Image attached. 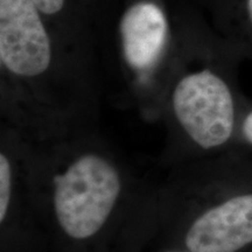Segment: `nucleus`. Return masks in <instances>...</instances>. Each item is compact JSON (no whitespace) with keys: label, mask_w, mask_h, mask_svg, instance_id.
<instances>
[{"label":"nucleus","mask_w":252,"mask_h":252,"mask_svg":"<svg viewBox=\"0 0 252 252\" xmlns=\"http://www.w3.org/2000/svg\"><path fill=\"white\" fill-rule=\"evenodd\" d=\"M98 54L62 39L31 0H0V123L32 144L98 130Z\"/></svg>","instance_id":"nucleus-1"},{"label":"nucleus","mask_w":252,"mask_h":252,"mask_svg":"<svg viewBox=\"0 0 252 252\" xmlns=\"http://www.w3.org/2000/svg\"><path fill=\"white\" fill-rule=\"evenodd\" d=\"M30 144L47 252H122L151 179L138 174L98 130Z\"/></svg>","instance_id":"nucleus-2"},{"label":"nucleus","mask_w":252,"mask_h":252,"mask_svg":"<svg viewBox=\"0 0 252 252\" xmlns=\"http://www.w3.org/2000/svg\"><path fill=\"white\" fill-rule=\"evenodd\" d=\"M249 252L252 152L237 149L167 168L150 180L122 252Z\"/></svg>","instance_id":"nucleus-3"},{"label":"nucleus","mask_w":252,"mask_h":252,"mask_svg":"<svg viewBox=\"0 0 252 252\" xmlns=\"http://www.w3.org/2000/svg\"><path fill=\"white\" fill-rule=\"evenodd\" d=\"M100 72L147 122H159L167 88L208 18L195 0H96Z\"/></svg>","instance_id":"nucleus-4"},{"label":"nucleus","mask_w":252,"mask_h":252,"mask_svg":"<svg viewBox=\"0 0 252 252\" xmlns=\"http://www.w3.org/2000/svg\"><path fill=\"white\" fill-rule=\"evenodd\" d=\"M239 50L210 21L201 30L167 88L160 121L165 168L239 149L238 128L249 98L238 82Z\"/></svg>","instance_id":"nucleus-5"},{"label":"nucleus","mask_w":252,"mask_h":252,"mask_svg":"<svg viewBox=\"0 0 252 252\" xmlns=\"http://www.w3.org/2000/svg\"><path fill=\"white\" fill-rule=\"evenodd\" d=\"M30 141L0 123V252H47L31 179Z\"/></svg>","instance_id":"nucleus-6"},{"label":"nucleus","mask_w":252,"mask_h":252,"mask_svg":"<svg viewBox=\"0 0 252 252\" xmlns=\"http://www.w3.org/2000/svg\"><path fill=\"white\" fill-rule=\"evenodd\" d=\"M62 39L98 54L94 31V0H31Z\"/></svg>","instance_id":"nucleus-7"},{"label":"nucleus","mask_w":252,"mask_h":252,"mask_svg":"<svg viewBox=\"0 0 252 252\" xmlns=\"http://www.w3.org/2000/svg\"><path fill=\"white\" fill-rule=\"evenodd\" d=\"M217 33L252 61V0H195Z\"/></svg>","instance_id":"nucleus-8"},{"label":"nucleus","mask_w":252,"mask_h":252,"mask_svg":"<svg viewBox=\"0 0 252 252\" xmlns=\"http://www.w3.org/2000/svg\"><path fill=\"white\" fill-rule=\"evenodd\" d=\"M239 149L252 152V100L249 98L238 128Z\"/></svg>","instance_id":"nucleus-9"},{"label":"nucleus","mask_w":252,"mask_h":252,"mask_svg":"<svg viewBox=\"0 0 252 252\" xmlns=\"http://www.w3.org/2000/svg\"><path fill=\"white\" fill-rule=\"evenodd\" d=\"M141 252H191L187 250H180V249H171V248H161V249H150Z\"/></svg>","instance_id":"nucleus-10"},{"label":"nucleus","mask_w":252,"mask_h":252,"mask_svg":"<svg viewBox=\"0 0 252 252\" xmlns=\"http://www.w3.org/2000/svg\"><path fill=\"white\" fill-rule=\"evenodd\" d=\"M249 252H252V249H251V250H250V251H249Z\"/></svg>","instance_id":"nucleus-11"}]
</instances>
